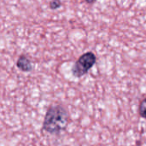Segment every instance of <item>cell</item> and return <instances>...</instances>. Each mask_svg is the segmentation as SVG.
<instances>
[{"mask_svg": "<svg viewBox=\"0 0 146 146\" xmlns=\"http://www.w3.org/2000/svg\"><path fill=\"white\" fill-rule=\"evenodd\" d=\"M97 61L96 55L92 52L88 51L81 55L78 60L75 62L74 65L72 68V74L76 78H80L86 74L88 71L94 66Z\"/></svg>", "mask_w": 146, "mask_h": 146, "instance_id": "cell-2", "label": "cell"}, {"mask_svg": "<svg viewBox=\"0 0 146 146\" xmlns=\"http://www.w3.org/2000/svg\"><path fill=\"white\" fill-rule=\"evenodd\" d=\"M139 113L141 117L146 119V98H145L139 104Z\"/></svg>", "mask_w": 146, "mask_h": 146, "instance_id": "cell-4", "label": "cell"}, {"mask_svg": "<svg viewBox=\"0 0 146 146\" xmlns=\"http://www.w3.org/2000/svg\"><path fill=\"white\" fill-rule=\"evenodd\" d=\"M61 5H62V3L60 0H51L50 2V8L51 9H56L60 8Z\"/></svg>", "mask_w": 146, "mask_h": 146, "instance_id": "cell-5", "label": "cell"}, {"mask_svg": "<svg viewBox=\"0 0 146 146\" xmlns=\"http://www.w3.org/2000/svg\"><path fill=\"white\" fill-rule=\"evenodd\" d=\"M85 1H86V3H88V4H92V3H94L97 0H85Z\"/></svg>", "mask_w": 146, "mask_h": 146, "instance_id": "cell-6", "label": "cell"}, {"mask_svg": "<svg viewBox=\"0 0 146 146\" xmlns=\"http://www.w3.org/2000/svg\"><path fill=\"white\" fill-rule=\"evenodd\" d=\"M69 122L67 110L62 105H51L48 109L43 122V129L51 134L64 131Z\"/></svg>", "mask_w": 146, "mask_h": 146, "instance_id": "cell-1", "label": "cell"}, {"mask_svg": "<svg viewBox=\"0 0 146 146\" xmlns=\"http://www.w3.org/2000/svg\"><path fill=\"white\" fill-rule=\"evenodd\" d=\"M16 66L22 72H30L33 69V65H32L30 60L24 55L21 56L18 58V60L16 62Z\"/></svg>", "mask_w": 146, "mask_h": 146, "instance_id": "cell-3", "label": "cell"}]
</instances>
